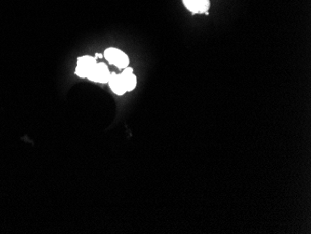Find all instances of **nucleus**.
<instances>
[{
    "mask_svg": "<svg viewBox=\"0 0 311 234\" xmlns=\"http://www.w3.org/2000/svg\"><path fill=\"white\" fill-rule=\"evenodd\" d=\"M97 64L96 59L90 55H84L77 59L75 75L80 77H87Z\"/></svg>",
    "mask_w": 311,
    "mask_h": 234,
    "instance_id": "obj_2",
    "label": "nucleus"
},
{
    "mask_svg": "<svg viewBox=\"0 0 311 234\" xmlns=\"http://www.w3.org/2000/svg\"><path fill=\"white\" fill-rule=\"evenodd\" d=\"M121 76L127 92H131L133 89H135L136 84H137V79H136V76L133 74V68L127 66L126 68H124Z\"/></svg>",
    "mask_w": 311,
    "mask_h": 234,
    "instance_id": "obj_6",
    "label": "nucleus"
},
{
    "mask_svg": "<svg viewBox=\"0 0 311 234\" xmlns=\"http://www.w3.org/2000/svg\"><path fill=\"white\" fill-rule=\"evenodd\" d=\"M183 3L193 14H208L211 8L210 0H183Z\"/></svg>",
    "mask_w": 311,
    "mask_h": 234,
    "instance_id": "obj_4",
    "label": "nucleus"
},
{
    "mask_svg": "<svg viewBox=\"0 0 311 234\" xmlns=\"http://www.w3.org/2000/svg\"><path fill=\"white\" fill-rule=\"evenodd\" d=\"M96 57H100V58H102V57H104V55H103V54H99V53H96Z\"/></svg>",
    "mask_w": 311,
    "mask_h": 234,
    "instance_id": "obj_7",
    "label": "nucleus"
},
{
    "mask_svg": "<svg viewBox=\"0 0 311 234\" xmlns=\"http://www.w3.org/2000/svg\"><path fill=\"white\" fill-rule=\"evenodd\" d=\"M104 58L109 62V64L115 65L120 69L126 68L130 63L127 54L116 48L112 47L106 49L104 52Z\"/></svg>",
    "mask_w": 311,
    "mask_h": 234,
    "instance_id": "obj_1",
    "label": "nucleus"
},
{
    "mask_svg": "<svg viewBox=\"0 0 311 234\" xmlns=\"http://www.w3.org/2000/svg\"><path fill=\"white\" fill-rule=\"evenodd\" d=\"M108 83H109L110 88L113 91L114 94H118V95H123L127 92L121 74H116L113 72L110 76Z\"/></svg>",
    "mask_w": 311,
    "mask_h": 234,
    "instance_id": "obj_5",
    "label": "nucleus"
},
{
    "mask_svg": "<svg viewBox=\"0 0 311 234\" xmlns=\"http://www.w3.org/2000/svg\"><path fill=\"white\" fill-rule=\"evenodd\" d=\"M110 76H111V73L109 72L107 65L104 63H99L93 67V69L88 75L87 79H89L92 82L104 84V83H108Z\"/></svg>",
    "mask_w": 311,
    "mask_h": 234,
    "instance_id": "obj_3",
    "label": "nucleus"
}]
</instances>
